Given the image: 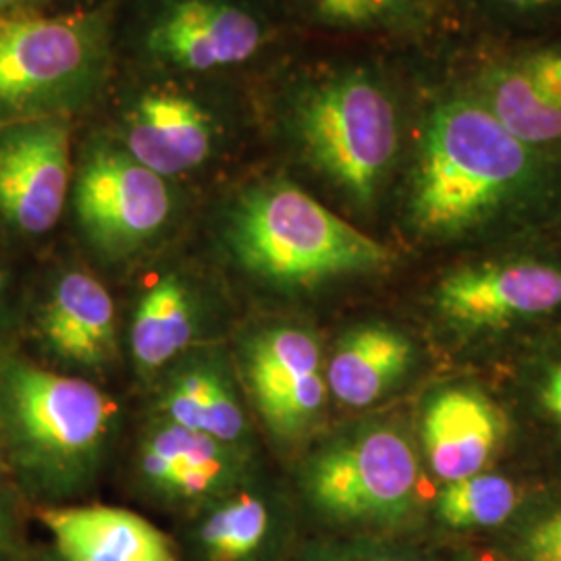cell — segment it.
Here are the masks:
<instances>
[{
  "label": "cell",
  "instance_id": "6da1fadb",
  "mask_svg": "<svg viewBox=\"0 0 561 561\" xmlns=\"http://www.w3.org/2000/svg\"><path fill=\"white\" fill-rule=\"evenodd\" d=\"M259 129L356 210H370L400 161L403 111L381 69L366 60L291 67L254 85Z\"/></svg>",
  "mask_w": 561,
  "mask_h": 561
},
{
  "label": "cell",
  "instance_id": "7a4b0ae2",
  "mask_svg": "<svg viewBox=\"0 0 561 561\" xmlns=\"http://www.w3.org/2000/svg\"><path fill=\"white\" fill-rule=\"evenodd\" d=\"M545 157L514 138L466 88L422 113L405 217L424 240H458L530 198Z\"/></svg>",
  "mask_w": 561,
  "mask_h": 561
},
{
  "label": "cell",
  "instance_id": "3957f363",
  "mask_svg": "<svg viewBox=\"0 0 561 561\" xmlns=\"http://www.w3.org/2000/svg\"><path fill=\"white\" fill-rule=\"evenodd\" d=\"M291 23L283 0H123L117 71L256 85L285 59Z\"/></svg>",
  "mask_w": 561,
  "mask_h": 561
},
{
  "label": "cell",
  "instance_id": "277c9868",
  "mask_svg": "<svg viewBox=\"0 0 561 561\" xmlns=\"http://www.w3.org/2000/svg\"><path fill=\"white\" fill-rule=\"evenodd\" d=\"M217 238L241 273L279 289L375 275L396 262L389 245L283 175L236 190L219 213Z\"/></svg>",
  "mask_w": 561,
  "mask_h": 561
},
{
  "label": "cell",
  "instance_id": "5b68a950",
  "mask_svg": "<svg viewBox=\"0 0 561 561\" xmlns=\"http://www.w3.org/2000/svg\"><path fill=\"white\" fill-rule=\"evenodd\" d=\"M88 119L175 183L210 169L259 129L254 85L119 71Z\"/></svg>",
  "mask_w": 561,
  "mask_h": 561
},
{
  "label": "cell",
  "instance_id": "8992f818",
  "mask_svg": "<svg viewBox=\"0 0 561 561\" xmlns=\"http://www.w3.org/2000/svg\"><path fill=\"white\" fill-rule=\"evenodd\" d=\"M115 422V403L92 382L0 362V451L34 493L65 497L92 482Z\"/></svg>",
  "mask_w": 561,
  "mask_h": 561
},
{
  "label": "cell",
  "instance_id": "52a82bcc",
  "mask_svg": "<svg viewBox=\"0 0 561 561\" xmlns=\"http://www.w3.org/2000/svg\"><path fill=\"white\" fill-rule=\"evenodd\" d=\"M115 76L113 11H30L0 20V125L88 119Z\"/></svg>",
  "mask_w": 561,
  "mask_h": 561
},
{
  "label": "cell",
  "instance_id": "ba28073f",
  "mask_svg": "<svg viewBox=\"0 0 561 561\" xmlns=\"http://www.w3.org/2000/svg\"><path fill=\"white\" fill-rule=\"evenodd\" d=\"M67 206L96 256L129 261L175 227L180 183L144 167L92 123L78 144Z\"/></svg>",
  "mask_w": 561,
  "mask_h": 561
},
{
  "label": "cell",
  "instance_id": "9c48e42d",
  "mask_svg": "<svg viewBox=\"0 0 561 561\" xmlns=\"http://www.w3.org/2000/svg\"><path fill=\"white\" fill-rule=\"evenodd\" d=\"M419 456L400 428L375 424L322 447L304 468V493L327 520L396 524L416 503Z\"/></svg>",
  "mask_w": 561,
  "mask_h": 561
},
{
  "label": "cell",
  "instance_id": "30bf717a",
  "mask_svg": "<svg viewBox=\"0 0 561 561\" xmlns=\"http://www.w3.org/2000/svg\"><path fill=\"white\" fill-rule=\"evenodd\" d=\"M78 119L0 125V227L34 240L50 233L69 204Z\"/></svg>",
  "mask_w": 561,
  "mask_h": 561
},
{
  "label": "cell",
  "instance_id": "8fae6325",
  "mask_svg": "<svg viewBox=\"0 0 561 561\" xmlns=\"http://www.w3.org/2000/svg\"><path fill=\"white\" fill-rule=\"evenodd\" d=\"M243 377L262 421L279 439H298L321 416L329 387L321 345L310 331H261L243 352Z\"/></svg>",
  "mask_w": 561,
  "mask_h": 561
},
{
  "label": "cell",
  "instance_id": "7c38bea8",
  "mask_svg": "<svg viewBox=\"0 0 561 561\" xmlns=\"http://www.w3.org/2000/svg\"><path fill=\"white\" fill-rule=\"evenodd\" d=\"M136 472L159 502L201 510L250 482V451L159 414L144 431Z\"/></svg>",
  "mask_w": 561,
  "mask_h": 561
},
{
  "label": "cell",
  "instance_id": "4fadbf2b",
  "mask_svg": "<svg viewBox=\"0 0 561 561\" xmlns=\"http://www.w3.org/2000/svg\"><path fill=\"white\" fill-rule=\"evenodd\" d=\"M466 90L545 159L561 152V41L489 62Z\"/></svg>",
  "mask_w": 561,
  "mask_h": 561
},
{
  "label": "cell",
  "instance_id": "5bb4252c",
  "mask_svg": "<svg viewBox=\"0 0 561 561\" xmlns=\"http://www.w3.org/2000/svg\"><path fill=\"white\" fill-rule=\"evenodd\" d=\"M437 306L447 321L468 329L549 314L561 308V268L537 261L461 268L442 280Z\"/></svg>",
  "mask_w": 561,
  "mask_h": 561
},
{
  "label": "cell",
  "instance_id": "9a60e30c",
  "mask_svg": "<svg viewBox=\"0 0 561 561\" xmlns=\"http://www.w3.org/2000/svg\"><path fill=\"white\" fill-rule=\"evenodd\" d=\"M42 343L57 360L101 368L117 354L115 301L94 275L69 268L48 289L38 317Z\"/></svg>",
  "mask_w": 561,
  "mask_h": 561
},
{
  "label": "cell",
  "instance_id": "2e32d148",
  "mask_svg": "<svg viewBox=\"0 0 561 561\" xmlns=\"http://www.w3.org/2000/svg\"><path fill=\"white\" fill-rule=\"evenodd\" d=\"M507 435L502 410L477 389H447L422 416V445L445 482L479 474Z\"/></svg>",
  "mask_w": 561,
  "mask_h": 561
},
{
  "label": "cell",
  "instance_id": "e0dca14e",
  "mask_svg": "<svg viewBox=\"0 0 561 561\" xmlns=\"http://www.w3.org/2000/svg\"><path fill=\"white\" fill-rule=\"evenodd\" d=\"M159 408L169 421L250 451V422L233 375L219 354L198 352L175 360L162 381Z\"/></svg>",
  "mask_w": 561,
  "mask_h": 561
},
{
  "label": "cell",
  "instance_id": "ac0fdd59",
  "mask_svg": "<svg viewBox=\"0 0 561 561\" xmlns=\"http://www.w3.org/2000/svg\"><path fill=\"white\" fill-rule=\"evenodd\" d=\"M283 530L279 503L261 484L245 482L196 510L187 542L196 561H275Z\"/></svg>",
  "mask_w": 561,
  "mask_h": 561
},
{
  "label": "cell",
  "instance_id": "d6986e66",
  "mask_svg": "<svg viewBox=\"0 0 561 561\" xmlns=\"http://www.w3.org/2000/svg\"><path fill=\"white\" fill-rule=\"evenodd\" d=\"M41 520L65 561H180L152 522L121 507H46Z\"/></svg>",
  "mask_w": 561,
  "mask_h": 561
},
{
  "label": "cell",
  "instance_id": "ffe728a7",
  "mask_svg": "<svg viewBox=\"0 0 561 561\" xmlns=\"http://www.w3.org/2000/svg\"><path fill=\"white\" fill-rule=\"evenodd\" d=\"M410 340L385 324H364L337 343L329 366L327 387L347 408H366L400 381L412 362Z\"/></svg>",
  "mask_w": 561,
  "mask_h": 561
},
{
  "label": "cell",
  "instance_id": "44dd1931",
  "mask_svg": "<svg viewBox=\"0 0 561 561\" xmlns=\"http://www.w3.org/2000/svg\"><path fill=\"white\" fill-rule=\"evenodd\" d=\"M196 291L180 273H162L144 291L131 321V358L141 377L180 360L198 331Z\"/></svg>",
  "mask_w": 561,
  "mask_h": 561
},
{
  "label": "cell",
  "instance_id": "7402d4cb",
  "mask_svg": "<svg viewBox=\"0 0 561 561\" xmlns=\"http://www.w3.org/2000/svg\"><path fill=\"white\" fill-rule=\"evenodd\" d=\"M291 20L337 34L382 36L412 32L431 0H283Z\"/></svg>",
  "mask_w": 561,
  "mask_h": 561
},
{
  "label": "cell",
  "instance_id": "603a6c76",
  "mask_svg": "<svg viewBox=\"0 0 561 561\" xmlns=\"http://www.w3.org/2000/svg\"><path fill=\"white\" fill-rule=\"evenodd\" d=\"M520 503L518 486L500 474H472L445 484L437 516L451 528H489L507 520Z\"/></svg>",
  "mask_w": 561,
  "mask_h": 561
},
{
  "label": "cell",
  "instance_id": "cb8c5ba5",
  "mask_svg": "<svg viewBox=\"0 0 561 561\" xmlns=\"http://www.w3.org/2000/svg\"><path fill=\"white\" fill-rule=\"evenodd\" d=\"M466 4L495 34L533 38L561 27V0H466Z\"/></svg>",
  "mask_w": 561,
  "mask_h": 561
},
{
  "label": "cell",
  "instance_id": "d4e9b609",
  "mask_svg": "<svg viewBox=\"0 0 561 561\" xmlns=\"http://www.w3.org/2000/svg\"><path fill=\"white\" fill-rule=\"evenodd\" d=\"M524 556L528 561H561V510L526 533Z\"/></svg>",
  "mask_w": 561,
  "mask_h": 561
},
{
  "label": "cell",
  "instance_id": "484cf974",
  "mask_svg": "<svg viewBox=\"0 0 561 561\" xmlns=\"http://www.w3.org/2000/svg\"><path fill=\"white\" fill-rule=\"evenodd\" d=\"M30 11H59L57 0H0V20Z\"/></svg>",
  "mask_w": 561,
  "mask_h": 561
},
{
  "label": "cell",
  "instance_id": "4316f807",
  "mask_svg": "<svg viewBox=\"0 0 561 561\" xmlns=\"http://www.w3.org/2000/svg\"><path fill=\"white\" fill-rule=\"evenodd\" d=\"M541 401L545 410L556 421L561 422V364L549 375V379L545 382Z\"/></svg>",
  "mask_w": 561,
  "mask_h": 561
},
{
  "label": "cell",
  "instance_id": "83f0119b",
  "mask_svg": "<svg viewBox=\"0 0 561 561\" xmlns=\"http://www.w3.org/2000/svg\"><path fill=\"white\" fill-rule=\"evenodd\" d=\"M13 549V516L7 503V495L0 486V561H7Z\"/></svg>",
  "mask_w": 561,
  "mask_h": 561
},
{
  "label": "cell",
  "instance_id": "f1b7e54d",
  "mask_svg": "<svg viewBox=\"0 0 561 561\" xmlns=\"http://www.w3.org/2000/svg\"><path fill=\"white\" fill-rule=\"evenodd\" d=\"M123 0H57L59 11H115Z\"/></svg>",
  "mask_w": 561,
  "mask_h": 561
},
{
  "label": "cell",
  "instance_id": "f546056e",
  "mask_svg": "<svg viewBox=\"0 0 561 561\" xmlns=\"http://www.w3.org/2000/svg\"><path fill=\"white\" fill-rule=\"evenodd\" d=\"M329 561H401L396 560V558H391V556H375V553H370V556H347V558H335V560Z\"/></svg>",
  "mask_w": 561,
  "mask_h": 561
},
{
  "label": "cell",
  "instance_id": "4dcf8cb0",
  "mask_svg": "<svg viewBox=\"0 0 561 561\" xmlns=\"http://www.w3.org/2000/svg\"><path fill=\"white\" fill-rule=\"evenodd\" d=\"M4 287H7V275L4 271L0 268V300H2V294H4Z\"/></svg>",
  "mask_w": 561,
  "mask_h": 561
},
{
  "label": "cell",
  "instance_id": "1f68e13d",
  "mask_svg": "<svg viewBox=\"0 0 561 561\" xmlns=\"http://www.w3.org/2000/svg\"><path fill=\"white\" fill-rule=\"evenodd\" d=\"M477 561H486V560H477ZM489 561H495V560H489Z\"/></svg>",
  "mask_w": 561,
  "mask_h": 561
}]
</instances>
